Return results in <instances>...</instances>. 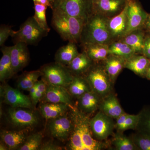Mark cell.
<instances>
[{"instance_id": "obj_21", "label": "cell", "mask_w": 150, "mask_h": 150, "mask_svg": "<svg viewBox=\"0 0 150 150\" xmlns=\"http://www.w3.org/2000/svg\"><path fill=\"white\" fill-rule=\"evenodd\" d=\"M99 107L102 112L112 119H117L125 112L117 98L113 95L106 96Z\"/></svg>"}, {"instance_id": "obj_16", "label": "cell", "mask_w": 150, "mask_h": 150, "mask_svg": "<svg viewBox=\"0 0 150 150\" xmlns=\"http://www.w3.org/2000/svg\"><path fill=\"white\" fill-rule=\"evenodd\" d=\"M108 24L113 42L120 40L125 36L128 26L127 3L120 13L109 18Z\"/></svg>"}, {"instance_id": "obj_28", "label": "cell", "mask_w": 150, "mask_h": 150, "mask_svg": "<svg viewBox=\"0 0 150 150\" xmlns=\"http://www.w3.org/2000/svg\"><path fill=\"white\" fill-rule=\"evenodd\" d=\"M42 76L40 70L26 71L18 77L16 81V86L20 90L29 91Z\"/></svg>"}, {"instance_id": "obj_33", "label": "cell", "mask_w": 150, "mask_h": 150, "mask_svg": "<svg viewBox=\"0 0 150 150\" xmlns=\"http://www.w3.org/2000/svg\"><path fill=\"white\" fill-rule=\"evenodd\" d=\"M43 138V135L40 133H35L31 134L27 137L25 142L18 148V150H39Z\"/></svg>"}, {"instance_id": "obj_44", "label": "cell", "mask_w": 150, "mask_h": 150, "mask_svg": "<svg viewBox=\"0 0 150 150\" xmlns=\"http://www.w3.org/2000/svg\"><path fill=\"white\" fill-rule=\"evenodd\" d=\"M0 150H8L7 146H6L5 144L2 141L1 142L0 144Z\"/></svg>"}, {"instance_id": "obj_14", "label": "cell", "mask_w": 150, "mask_h": 150, "mask_svg": "<svg viewBox=\"0 0 150 150\" xmlns=\"http://www.w3.org/2000/svg\"><path fill=\"white\" fill-rule=\"evenodd\" d=\"M72 98V96L67 88L48 84L46 93L41 101L65 103L69 105L71 108H72L75 107L73 105Z\"/></svg>"}, {"instance_id": "obj_36", "label": "cell", "mask_w": 150, "mask_h": 150, "mask_svg": "<svg viewBox=\"0 0 150 150\" xmlns=\"http://www.w3.org/2000/svg\"><path fill=\"white\" fill-rule=\"evenodd\" d=\"M139 119V114L138 115L129 114L126 119L125 123L121 131H123L128 129H136Z\"/></svg>"}, {"instance_id": "obj_6", "label": "cell", "mask_w": 150, "mask_h": 150, "mask_svg": "<svg viewBox=\"0 0 150 150\" xmlns=\"http://www.w3.org/2000/svg\"><path fill=\"white\" fill-rule=\"evenodd\" d=\"M8 122L18 131H26L37 125L38 119L32 109L10 107L6 112Z\"/></svg>"}, {"instance_id": "obj_23", "label": "cell", "mask_w": 150, "mask_h": 150, "mask_svg": "<svg viewBox=\"0 0 150 150\" xmlns=\"http://www.w3.org/2000/svg\"><path fill=\"white\" fill-rule=\"evenodd\" d=\"M11 46H3L2 56L0 60V81L5 82L14 75L11 59Z\"/></svg>"}, {"instance_id": "obj_15", "label": "cell", "mask_w": 150, "mask_h": 150, "mask_svg": "<svg viewBox=\"0 0 150 150\" xmlns=\"http://www.w3.org/2000/svg\"><path fill=\"white\" fill-rule=\"evenodd\" d=\"M26 43L19 42L11 46V59L14 74H16L28 65L30 53Z\"/></svg>"}, {"instance_id": "obj_12", "label": "cell", "mask_w": 150, "mask_h": 150, "mask_svg": "<svg viewBox=\"0 0 150 150\" xmlns=\"http://www.w3.org/2000/svg\"><path fill=\"white\" fill-rule=\"evenodd\" d=\"M73 128V122L69 113L50 120L48 130L52 137L65 142L68 141Z\"/></svg>"}, {"instance_id": "obj_48", "label": "cell", "mask_w": 150, "mask_h": 150, "mask_svg": "<svg viewBox=\"0 0 150 150\" xmlns=\"http://www.w3.org/2000/svg\"><path fill=\"white\" fill-rule=\"evenodd\" d=\"M128 1H129V0H128Z\"/></svg>"}, {"instance_id": "obj_42", "label": "cell", "mask_w": 150, "mask_h": 150, "mask_svg": "<svg viewBox=\"0 0 150 150\" xmlns=\"http://www.w3.org/2000/svg\"><path fill=\"white\" fill-rule=\"evenodd\" d=\"M34 4H39L45 5L52 8V5L50 4L49 0H33Z\"/></svg>"}, {"instance_id": "obj_25", "label": "cell", "mask_w": 150, "mask_h": 150, "mask_svg": "<svg viewBox=\"0 0 150 150\" xmlns=\"http://www.w3.org/2000/svg\"><path fill=\"white\" fill-rule=\"evenodd\" d=\"M146 35L142 29L130 33L120 40L126 43L134 49L136 54L143 55Z\"/></svg>"}, {"instance_id": "obj_22", "label": "cell", "mask_w": 150, "mask_h": 150, "mask_svg": "<svg viewBox=\"0 0 150 150\" xmlns=\"http://www.w3.org/2000/svg\"><path fill=\"white\" fill-rule=\"evenodd\" d=\"M150 66V59L142 55H134L127 59L125 68L140 76H146Z\"/></svg>"}, {"instance_id": "obj_7", "label": "cell", "mask_w": 150, "mask_h": 150, "mask_svg": "<svg viewBox=\"0 0 150 150\" xmlns=\"http://www.w3.org/2000/svg\"><path fill=\"white\" fill-rule=\"evenodd\" d=\"M91 90L99 96L108 94L111 89V80L104 68L94 65L84 74Z\"/></svg>"}, {"instance_id": "obj_38", "label": "cell", "mask_w": 150, "mask_h": 150, "mask_svg": "<svg viewBox=\"0 0 150 150\" xmlns=\"http://www.w3.org/2000/svg\"><path fill=\"white\" fill-rule=\"evenodd\" d=\"M62 147L56 144L52 141H49L41 144L39 150H61Z\"/></svg>"}, {"instance_id": "obj_47", "label": "cell", "mask_w": 150, "mask_h": 150, "mask_svg": "<svg viewBox=\"0 0 150 150\" xmlns=\"http://www.w3.org/2000/svg\"><path fill=\"white\" fill-rule=\"evenodd\" d=\"M149 67H150V66H149Z\"/></svg>"}, {"instance_id": "obj_1", "label": "cell", "mask_w": 150, "mask_h": 150, "mask_svg": "<svg viewBox=\"0 0 150 150\" xmlns=\"http://www.w3.org/2000/svg\"><path fill=\"white\" fill-rule=\"evenodd\" d=\"M70 115L73 128L68 140V148L71 150H99L103 145L94 139L92 133L88 116L77 108H70Z\"/></svg>"}, {"instance_id": "obj_18", "label": "cell", "mask_w": 150, "mask_h": 150, "mask_svg": "<svg viewBox=\"0 0 150 150\" xmlns=\"http://www.w3.org/2000/svg\"><path fill=\"white\" fill-rule=\"evenodd\" d=\"M99 105V96L91 90L78 98L77 108L87 115L96 111Z\"/></svg>"}, {"instance_id": "obj_17", "label": "cell", "mask_w": 150, "mask_h": 150, "mask_svg": "<svg viewBox=\"0 0 150 150\" xmlns=\"http://www.w3.org/2000/svg\"><path fill=\"white\" fill-rule=\"evenodd\" d=\"M70 108L68 105L63 103L42 102L39 105L41 115L49 120L65 115Z\"/></svg>"}, {"instance_id": "obj_4", "label": "cell", "mask_w": 150, "mask_h": 150, "mask_svg": "<svg viewBox=\"0 0 150 150\" xmlns=\"http://www.w3.org/2000/svg\"><path fill=\"white\" fill-rule=\"evenodd\" d=\"M48 32L41 28L33 16L30 17L21 25L17 31L13 30L11 37L14 44L22 42L35 45L48 35Z\"/></svg>"}, {"instance_id": "obj_2", "label": "cell", "mask_w": 150, "mask_h": 150, "mask_svg": "<svg viewBox=\"0 0 150 150\" xmlns=\"http://www.w3.org/2000/svg\"><path fill=\"white\" fill-rule=\"evenodd\" d=\"M52 10L51 26L62 39L75 43L80 41L86 22L58 9L53 8Z\"/></svg>"}, {"instance_id": "obj_32", "label": "cell", "mask_w": 150, "mask_h": 150, "mask_svg": "<svg viewBox=\"0 0 150 150\" xmlns=\"http://www.w3.org/2000/svg\"><path fill=\"white\" fill-rule=\"evenodd\" d=\"M34 4L35 13L33 18L41 28L49 33L50 28L47 23L46 17V11L48 6L41 4Z\"/></svg>"}, {"instance_id": "obj_35", "label": "cell", "mask_w": 150, "mask_h": 150, "mask_svg": "<svg viewBox=\"0 0 150 150\" xmlns=\"http://www.w3.org/2000/svg\"><path fill=\"white\" fill-rule=\"evenodd\" d=\"M138 149L150 150V136L139 133L135 134L132 139Z\"/></svg>"}, {"instance_id": "obj_20", "label": "cell", "mask_w": 150, "mask_h": 150, "mask_svg": "<svg viewBox=\"0 0 150 150\" xmlns=\"http://www.w3.org/2000/svg\"><path fill=\"white\" fill-rule=\"evenodd\" d=\"M93 62L83 51L79 53L67 67L74 76H81L88 71L93 64Z\"/></svg>"}, {"instance_id": "obj_5", "label": "cell", "mask_w": 150, "mask_h": 150, "mask_svg": "<svg viewBox=\"0 0 150 150\" xmlns=\"http://www.w3.org/2000/svg\"><path fill=\"white\" fill-rule=\"evenodd\" d=\"M40 70L42 74L41 79L47 83L67 88L74 77L67 67L56 62L45 64Z\"/></svg>"}, {"instance_id": "obj_11", "label": "cell", "mask_w": 150, "mask_h": 150, "mask_svg": "<svg viewBox=\"0 0 150 150\" xmlns=\"http://www.w3.org/2000/svg\"><path fill=\"white\" fill-rule=\"evenodd\" d=\"M127 15L128 26L125 35L143 28L149 14L137 1L129 0L127 2Z\"/></svg>"}, {"instance_id": "obj_27", "label": "cell", "mask_w": 150, "mask_h": 150, "mask_svg": "<svg viewBox=\"0 0 150 150\" xmlns=\"http://www.w3.org/2000/svg\"><path fill=\"white\" fill-rule=\"evenodd\" d=\"M83 51L93 62L105 60L109 55L108 45L100 44L82 45Z\"/></svg>"}, {"instance_id": "obj_13", "label": "cell", "mask_w": 150, "mask_h": 150, "mask_svg": "<svg viewBox=\"0 0 150 150\" xmlns=\"http://www.w3.org/2000/svg\"><path fill=\"white\" fill-rule=\"evenodd\" d=\"M128 0H92V13L110 18L123 10Z\"/></svg>"}, {"instance_id": "obj_45", "label": "cell", "mask_w": 150, "mask_h": 150, "mask_svg": "<svg viewBox=\"0 0 150 150\" xmlns=\"http://www.w3.org/2000/svg\"><path fill=\"white\" fill-rule=\"evenodd\" d=\"M146 77L149 79L150 80V67L149 68L146 74Z\"/></svg>"}, {"instance_id": "obj_40", "label": "cell", "mask_w": 150, "mask_h": 150, "mask_svg": "<svg viewBox=\"0 0 150 150\" xmlns=\"http://www.w3.org/2000/svg\"><path fill=\"white\" fill-rule=\"evenodd\" d=\"M129 114L124 112L123 114L120 115L116 119V124H115L116 129H118V131H121L123 124L125 123L126 119L128 117Z\"/></svg>"}, {"instance_id": "obj_9", "label": "cell", "mask_w": 150, "mask_h": 150, "mask_svg": "<svg viewBox=\"0 0 150 150\" xmlns=\"http://www.w3.org/2000/svg\"><path fill=\"white\" fill-rule=\"evenodd\" d=\"M112 119L100 110L90 119V126L94 139L100 142L112 134L115 125Z\"/></svg>"}, {"instance_id": "obj_8", "label": "cell", "mask_w": 150, "mask_h": 150, "mask_svg": "<svg viewBox=\"0 0 150 150\" xmlns=\"http://www.w3.org/2000/svg\"><path fill=\"white\" fill-rule=\"evenodd\" d=\"M53 8L60 10L86 22L92 13V0H56L51 9Z\"/></svg>"}, {"instance_id": "obj_43", "label": "cell", "mask_w": 150, "mask_h": 150, "mask_svg": "<svg viewBox=\"0 0 150 150\" xmlns=\"http://www.w3.org/2000/svg\"><path fill=\"white\" fill-rule=\"evenodd\" d=\"M36 91V83L29 90V97L30 98V99H31V101H32L33 100L34 98V96H35V92Z\"/></svg>"}, {"instance_id": "obj_34", "label": "cell", "mask_w": 150, "mask_h": 150, "mask_svg": "<svg viewBox=\"0 0 150 150\" xmlns=\"http://www.w3.org/2000/svg\"><path fill=\"white\" fill-rule=\"evenodd\" d=\"M136 129L139 133L150 136V110H144L140 112Z\"/></svg>"}, {"instance_id": "obj_30", "label": "cell", "mask_w": 150, "mask_h": 150, "mask_svg": "<svg viewBox=\"0 0 150 150\" xmlns=\"http://www.w3.org/2000/svg\"><path fill=\"white\" fill-rule=\"evenodd\" d=\"M68 89L71 95L77 98L91 90L86 79L81 76H74Z\"/></svg>"}, {"instance_id": "obj_37", "label": "cell", "mask_w": 150, "mask_h": 150, "mask_svg": "<svg viewBox=\"0 0 150 150\" xmlns=\"http://www.w3.org/2000/svg\"><path fill=\"white\" fill-rule=\"evenodd\" d=\"M13 30L9 25H2L0 27V46H4L5 42L9 36H11Z\"/></svg>"}, {"instance_id": "obj_19", "label": "cell", "mask_w": 150, "mask_h": 150, "mask_svg": "<svg viewBox=\"0 0 150 150\" xmlns=\"http://www.w3.org/2000/svg\"><path fill=\"white\" fill-rule=\"evenodd\" d=\"M25 131L3 130L1 132L2 141L7 146L8 150L16 149L23 144L27 136Z\"/></svg>"}, {"instance_id": "obj_3", "label": "cell", "mask_w": 150, "mask_h": 150, "mask_svg": "<svg viewBox=\"0 0 150 150\" xmlns=\"http://www.w3.org/2000/svg\"><path fill=\"white\" fill-rule=\"evenodd\" d=\"M108 19L99 14L92 13L83 26L80 38L82 45H109L113 42L108 27Z\"/></svg>"}, {"instance_id": "obj_29", "label": "cell", "mask_w": 150, "mask_h": 150, "mask_svg": "<svg viewBox=\"0 0 150 150\" xmlns=\"http://www.w3.org/2000/svg\"><path fill=\"white\" fill-rule=\"evenodd\" d=\"M113 41L108 45L109 55H114L126 59L136 55L131 46L121 40Z\"/></svg>"}, {"instance_id": "obj_41", "label": "cell", "mask_w": 150, "mask_h": 150, "mask_svg": "<svg viewBox=\"0 0 150 150\" xmlns=\"http://www.w3.org/2000/svg\"><path fill=\"white\" fill-rule=\"evenodd\" d=\"M143 28H144L145 30L149 33V34H150V14L148 15Z\"/></svg>"}, {"instance_id": "obj_10", "label": "cell", "mask_w": 150, "mask_h": 150, "mask_svg": "<svg viewBox=\"0 0 150 150\" xmlns=\"http://www.w3.org/2000/svg\"><path fill=\"white\" fill-rule=\"evenodd\" d=\"M1 96L4 102L10 107L23 108L32 109L34 108L29 96L21 92L20 90L14 88L7 84L1 86Z\"/></svg>"}, {"instance_id": "obj_26", "label": "cell", "mask_w": 150, "mask_h": 150, "mask_svg": "<svg viewBox=\"0 0 150 150\" xmlns=\"http://www.w3.org/2000/svg\"><path fill=\"white\" fill-rule=\"evenodd\" d=\"M105 59L104 69L111 81L114 80L125 68L126 59L114 56L109 55Z\"/></svg>"}, {"instance_id": "obj_31", "label": "cell", "mask_w": 150, "mask_h": 150, "mask_svg": "<svg viewBox=\"0 0 150 150\" xmlns=\"http://www.w3.org/2000/svg\"><path fill=\"white\" fill-rule=\"evenodd\" d=\"M113 144L117 150H138L132 139L119 133L115 134Z\"/></svg>"}, {"instance_id": "obj_46", "label": "cell", "mask_w": 150, "mask_h": 150, "mask_svg": "<svg viewBox=\"0 0 150 150\" xmlns=\"http://www.w3.org/2000/svg\"><path fill=\"white\" fill-rule=\"evenodd\" d=\"M56 0H49V2H50V4H51V5H52V6H53V4L55 2V1ZM52 9V8H51Z\"/></svg>"}, {"instance_id": "obj_39", "label": "cell", "mask_w": 150, "mask_h": 150, "mask_svg": "<svg viewBox=\"0 0 150 150\" xmlns=\"http://www.w3.org/2000/svg\"><path fill=\"white\" fill-rule=\"evenodd\" d=\"M143 55L150 59V34L146 35Z\"/></svg>"}, {"instance_id": "obj_24", "label": "cell", "mask_w": 150, "mask_h": 150, "mask_svg": "<svg viewBox=\"0 0 150 150\" xmlns=\"http://www.w3.org/2000/svg\"><path fill=\"white\" fill-rule=\"evenodd\" d=\"M76 43L69 42L58 49L55 56V62L67 67L79 55Z\"/></svg>"}]
</instances>
